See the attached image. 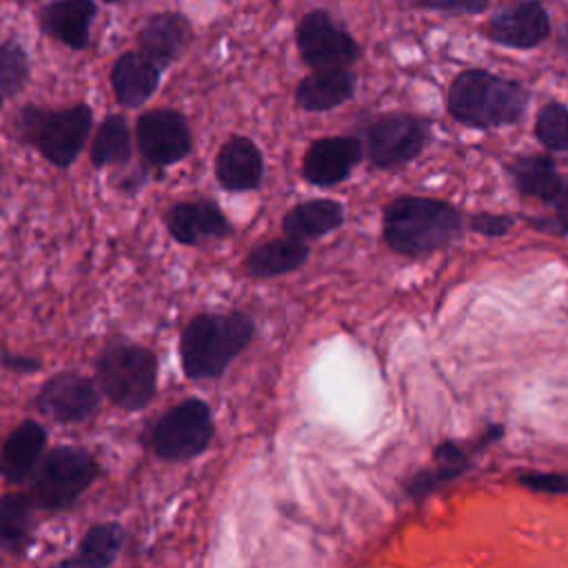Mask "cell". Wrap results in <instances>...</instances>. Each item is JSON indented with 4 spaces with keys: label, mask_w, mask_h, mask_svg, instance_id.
<instances>
[{
    "label": "cell",
    "mask_w": 568,
    "mask_h": 568,
    "mask_svg": "<svg viewBox=\"0 0 568 568\" xmlns=\"http://www.w3.org/2000/svg\"><path fill=\"white\" fill-rule=\"evenodd\" d=\"M415 4L446 16H477L488 9L490 0H415Z\"/></svg>",
    "instance_id": "31"
},
{
    "label": "cell",
    "mask_w": 568,
    "mask_h": 568,
    "mask_svg": "<svg viewBox=\"0 0 568 568\" xmlns=\"http://www.w3.org/2000/svg\"><path fill=\"white\" fill-rule=\"evenodd\" d=\"M0 364L7 371H13V373H36L42 366V362L38 357L22 355V353H11V351H0Z\"/></svg>",
    "instance_id": "34"
},
{
    "label": "cell",
    "mask_w": 568,
    "mask_h": 568,
    "mask_svg": "<svg viewBox=\"0 0 568 568\" xmlns=\"http://www.w3.org/2000/svg\"><path fill=\"white\" fill-rule=\"evenodd\" d=\"M295 47L308 69L351 67L359 60L362 47L328 9H308L295 27Z\"/></svg>",
    "instance_id": "8"
},
{
    "label": "cell",
    "mask_w": 568,
    "mask_h": 568,
    "mask_svg": "<svg viewBox=\"0 0 568 568\" xmlns=\"http://www.w3.org/2000/svg\"><path fill=\"white\" fill-rule=\"evenodd\" d=\"M504 435L501 424H493L490 428H486V433L481 435V439H477V444L473 448H466L459 442L446 439L442 444H437V448L433 450V459H435V468H424L419 473H415L408 484H406V493L413 499H424L426 495H430L435 488H439L442 484H448L453 479H457L459 475H464L470 466V453L495 444L499 437Z\"/></svg>",
    "instance_id": "15"
},
{
    "label": "cell",
    "mask_w": 568,
    "mask_h": 568,
    "mask_svg": "<svg viewBox=\"0 0 568 568\" xmlns=\"http://www.w3.org/2000/svg\"><path fill=\"white\" fill-rule=\"evenodd\" d=\"M36 408L58 424L84 422L100 408V386L78 371H60L40 386Z\"/></svg>",
    "instance_id": "11"
},
{
    "label": "cell",
    "mask_w": 568,
    "mask_h": 568,
    "mask_svg": "<svg viewBox=\"0 0 568 568\" xmlns=\"http://www.w3.org/2000/svg\"><path fill=\"white\" fill-rule=\"evenodd\" d=\"M31 75V62L27 49L16 40L7 38L0 42V106L18 95Z\"/></svg>",
    "instance_id": "28"
},
{
    "label": "cell",
    "mask_w": 568,
    "mask_h": 568,
    "mask_svg": "<svg viewBox=\"0 0 568 568\" xmlns=\"http://www.w3.org/2000/svg\"><path fill=\"white\" fill-rule=\"evenodd\" d=\"M100 477V464L80 446L47 450L29 477V495L40 510H62L75 504Z\"/></svg>",
    "instance_id": "6"
},
{
    "label": "cell",
    "mask_w": 568,
    "mask_h": 568,
    "mask_svg": "<svg viewBox=\"0 0 568 568\" xmlns=\"http://www.w3.org/2000/svg\"><path fill=\"white\" fill-rule=\"evenodd\" d=\"M162 67L153 62L144 51H124L113 60L109 82L120 106H142L160 87Z\"/></svg>",
    "instance_id": "19"
},
{
    "label": "cell",
    "mask_w": 568,
    "mask_h": 568,
    "mask_svg": "<svg viewBox=\"0 0 568 568\" xmlns=\"http://www.w3.org/2000/svg\"><path fill=\"white\" fill-rule=\"evenodd\" d=\"M428 120L415 113H382L366 124L364 149L373 166L393 169L410 162L422 153L428 142Z\"/></svg>",
    "instance_id": "9"
},
{
    "label": "cell",
    "mask_w": 568,
    "mask_h": 568,
    "mask_svg": "<svg viewBox=\"0 0 568 568\" xmlns=\"http://www.w3.org/2000/svg\"><path fill=\"white\" fill-rule=\"evenodd\" d=\"M506 171L521 195L535 197L544 204H552L564 186V180L550 153L517 155L506 162Z\"/></svg>",
    "instance_id": "22"
},
{
    "label": "cell",
    "mask_w": 568,
    "mask_h": 568,
    "mask_svg": "<svg viewBox=\"0 0 568 568\" xmlns=\"http://www.w3.org/2000/svg\"><path fill=\"white\" fill-rule=\"evenodd\" d=\"M535 138L548 151H568V106L548 100L535 115Z\"/></svg>",
    "instance_id": "29"
},
{
    "label": "cell",
    "mask_w": 568,
    "mask_h": 568,
    "mask_svg": "<svg viewBox=\"0 0 568 568\" xmlns=\"http://www.w3.org/2000/svg\"><path fill=\"white\" fill-rule=\"evenodd\" d=\"M344 206L328 197L306 200L291 206L282 217V231L295 240H317L344 224Z\"/></svg>",
    "instance_id": "24"
},
{
    "label": "cell",
    "mask_w": 568,
    "mask_h": 568,
    "mask_svg": "<svg viewBox=\"0 0 568 568\" xmlns=\"http://www.w3.org/2000/svg\"><path fill=\"white\" fill-rule=\"evenodd\" d=\"M213 435L211 406L200 397H186L153 424L149 446L164 462H186L204 453Z\"/></svg>",
    "instance_id": "7"
},
{
    "label": "cell",
    "mask_w": 568,
    "mask_h": 568,
    "mask_svg": "<svg viewBox=\"0 0 568 568\" xmlns=\"http://www.w3.org/2000/svg\"><path fill=\"white\" fill-rule=\"evenodd\" d=\"M98 16L93 0H51L38 9L40 33L82 51L91 40V24Z\"/></svg>",
    "instance_id": "16"
},
{
    "label": "cell",
    "mask_w": 568,
    "mask_h": 568,
    "mask_svg": "<svg viewBox=\"0 0 568 568\" xmlns=\"http://www.w3.org/2000/svg\"><path fill=\"white\" fill-rule=\"evenodd\" d=\"M36 510L40 506L29 493H4L0 497V550L9 555L22 552L31 544Z\"/></svg>",
    "instance_id": "26"
},
{
    "label": "cell",
    "mask_w": 568,
    "mask_h": 568,
    "mask_svg": "<svg viewBox=\"0 0 568 568\" xmlns=\"http://www.w3.org/2000/svg\"><path fill=\"white\" fill-rule=\"evenodd\" d=\"M164 226L169 235L184 246H202L233 233L229 217L213 200L175 202L164 213Z\"/></svg>",
    "instance_id": "13"
},
{
    "label": "cell",
    "mask_w": 568,
    "mask_h": 568,
    "mask_svg": "<svg viewBox=\"0 0 568 568\" xmlns=\"http://www.w3.org/2000/svg\"><path fill=\"white\" fill-rule=\"evenodd\" d=\"M264 158L260 146L246 135H231L215 155V178L224 191L244 193L262 184Z\"/></svg>",
    "instance_id": "18"
},
{
    "label": "cell",
    "mask_w": 568,
    "mask_h": 568,
    "mask_svg": "<svg viewBox=\"0 0 568 568\" xmlns=\"http://www.w3.org/2000/svg\"><path fill=\"white\" fill-rule=\"evenodd\" d=\"M528 89L486 69L459 71L446 91L450 118L470 129H497L521 120L528 106Z\"/></svg>",
    "instance_id": "2"
},
{
    "label": "cell",
    "mask_w": 568,
    "mask_h": 568,
    "mask_svg": "<svg viewBox=\"0 0 568 568\" xmlns=\"http://www.w3.org/2000/svg\"><path fill=\"white\" fill-rule=\"evenodd\" d=\"M364 146L353 135H328L315 140L302 160V178L313 186H335L359 164Z\"/></svg>",
    "instance_id": "14"
},
{
    "label": "cell",
    "mask_w": 568,
    "mask_h": 568,
    "mask_svg": "<svg viewBox=\"0 0 568 568\" xmlns=\"http://www.w3.org/2000/svg\"><path fill=\"white\" fill-rule=\"evenodd\" d=\"M44 446H47L44 426L36 419H22L2 442L0 475L11 484H20L29 479L40 457L44 455Z\"/></svg>",
    "instance_id": "21"
},
{
    "label": "cell",
    "mask_w": 568,
    "mask_h": 568,
    "mask_svg": "<svg viewBox=\"0 0 568 568\" xmlns=\"http://www.w3.org/2000/svg\"><path fill=\"white\" fill-rule=\"evenodd\" d=\"M517 484L548 495H568V475L564 473H519Z\"/></svg>",
    "instance_id": "30"
},
{
    "label": "cell",
    "mask_w": 568,
    "mask_h": 568,
    "mask_svg": "<svg viewBox=\"0 0 568 568\" xmlns=\"http://www.w3.org/2000/svg\"><path fill=\"white\" fill-rule=\"evenodd\" d=\"M193 40V24L182 11L151 13L140 31L138 47L162 69L173 64Z\"/></svg>",
    "instance_id": "17"
},
{
    "label": "cell",
    "mask_w": 568,
    "mask_h": 568,
    "mask_svg": "<svg viewBox=\"0 0 568 568\" xmlns=\"http://www.w3.org/2000/svg\"><path fill=\"white\" fill-rule=\"evenodd\" d=\"M100 393L122 410H142L158 390V355L135 342L113 339L95 357Z\"/></svg>",
    "instance_id": "5"
},
{
    "label": "cell",
    "mask_w": 568,
    "mask_h": 568,
    "mask_svg": "<svg viewBox=\"0 0 568 568\" xmlns=\"http://www.w3.org/2000/svg\"><path fill=\"white\" fill-rule=\"evenodd\" d=\"M357 75L351 67H335V69H311L297 87H295V104L302 111L320 113L331 111L355 95Z\"/></svg>",
    "instance_id": "20"
},
{
    "label": "cell",
    "mask_w": 568,
    "mask_h": 568,
    "mask_svg": "<svg viewBox=\"0 0 568 568\" xmlns=\"http://www.w3.org/2000/svg\"><path fill=\"white\" fill-rule=\"evenodd\" d=\"M308 255H311V248L304 240H295L286 235V237L268 240L264 244L253 246L244 257L242 266L246 275L257 280H268V277H277L300 268L308 260Z\"/></svg>",
    "instance_id": "23"
},
{
    "label": "cell",
    "mask_w": 568,
    "mask_h": 568,
    "mask_svg": "<svg viewBox=\"0 0 568 568\" xmlns=\"http://www.w3.org/2000/svg\"><path fill=\"white\" fill-rule=\"evenodd\" d=\"M126 532L115 521H100L87 528L75 555L60 561L62 568H106L124 546Z\"/></svg>",
    "instance_id": "25"
},
{
    "label": "cell",
    "mask_w": 568,
    "mask_h": 568,
    "mask_svg": "<svg viewBox=\"0 0 568 568\" xmlns=\"http://www.w3.org/2000/svg\"><path fill=\"white\" fill-rule=\"evenodd\" d=\"M255 322L242 311L197 313L180 335V364L189 379H215L248 348Z\"/></svg>",
    "instance_id": "1"
},
{
    "label": "cell",
    "mask_w": 568,
    "mask_h": 568,
    "mask_svg": "<svg viewBox=\"0 0 568 568\" xmlns=\"http://www.w3.org/2000/svg\"><path fill=\"white\" fill-rule=\"evenodd\" d=\"M104 4H115V2H120V0H102Z\"/></svg>",
    "instance_id": "36"
},
{
    "label": "cell",
    "mask_w": 568,
    "mask_h": 568,
    "mask_svg": "<svg viewBox=\"0 0 568 568\" xmlns=\"http://www.w3.org/2000/svg\"><path fill=\"white\" fill-rule=\"evenodd\" d=\"M515 224V217L506 215V213H473L468 217V226L470 231L479 233V235H488V237H497V235H506Z\"/></svg>",
    "instance_id": "33"
},
{
    "label": "cell",
    "mask_w": 568,
    "mask_h": 568,
    "mask_svg": "<svg viewBox=\"0 0 568 568\" xmlns=\"http://www.w3.org/2000/svg\"><path fill=\"white\" fill-rule=\"evenodd\" d=\"M550 16L539 0H513L484 22V36L506 49H535L550 38Z\"/></svg>",
    "instance_id": "12"
},
{
    "label": "cell",
    "mask_w": 568,
    "mask_h": 568,
    "mask_svg": "<svg viewBox=\"0 0 568 568\" xmlns=\"http://www.w3.org/2000/svg\"><path fill=\"white\" fill-rule=\"evenodd\" d=\"M131 129L124 115L109 113L98 124V131L91 142V162L95 169L120 166L131 160Z\"/></svg>",
    "instance_id": "27"
},
{
    "label": "cell",
    "mask_w": 568,
    "mask_h": 568,
    "mask_svg": "<svg viewBox=\"0 0 568 568\" xmlns=\"http://www.w3.org/2000/svg\"><path fill=\"white\" fill-rule=\"evenodd\" d=\"M462 213L444 202L419 195H399L384 209L382 235L390 251L419 257L448 246L462 235Z\"/></svg>",
    "instance_id": "3"
},
{
    "label": "cell",
    "mask_w": 568,
    "mask_h": 568,
    "mask_svg": "<svg viewBox=\"0 0 568 568\" xmlns=\"http://www.w3.org/2000/svg\"><path fill=\"white\" fill-rule=\"evenodd\" d=\"M555 47H557V51H559L564 58H568V20H564V22L559 24L557 36H555Z\"/></svg>",
    "instance_id": "35"
},
{
    "label": "cell",
    "mask_w": 568,
    "mask_h": 568,
    "mask_svg": "<svg viewBox=\"0 0 568 568\" xmlns=\"http://www.w3.org/2000/svg\"><path fill=\"white\" fill-rule=\"evenodd\" d=\"M20 2H24V0H20ZM27 2H29V0H27Z\"/></svg>",
    "instance_id": "37"
},
{
    "label": "cell",
    "mask_w": 568,
    "mask_h": 568,
    "mask_svg": "<svg viewBox=\"0 0 568 568\" xmlns=\"http://www.w3.org/2000/svg\"><path fill=\"white\" fill-rule=\"evenodd\" d=\"M552 217L546 220H530V224L541 233L552 235H568V182H564L559 195L552 200Z\"/></svg>",
    "instance_id": "32"
},
{
    "label": "cell",
    "mask_w": 568,
    "mask_h": 568,
    "mask_svg": "<svg viewBox=\"0 0 568 568\" xmlns=\"http://www.w3.org/2000/svg\"><path fill=\"white\" fill-rule=\"evenodd\" d=\"M135 144L142 160L151 166L178 164L193 149L189 120L169 106L144 111L135 122Z\"/></svg>",
    "instance_id": "10"
},
{
    "label": "cell",
    "mask_w": 568,
    "mask_h": 568,
    "mask_svg": "<svg viewBox=\"0 0 568 568\" xmlns=\"http://www.w3.org/2000/svg\"><path fill=\"white\" fill-rule=\"evenodd\" d=\"M91 124L93 111L84 102L64 109L24 104L11 120V135L18 142L36 149L53 166L67 169L84 149Z\"/></svg>",
    "instance_id": "4"
}]
</instances>
